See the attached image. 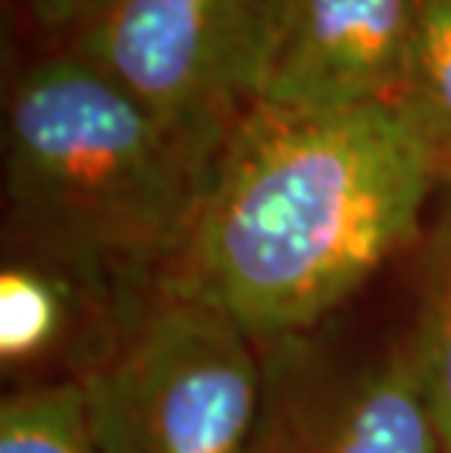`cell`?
<instances>
[{
	"mask_svg": "<svg viewBox=\"0 0 451 453\" xmlns=\"http://www.w3.org/2000/svg\"><path fill=\"white\" fill-rule=\"evenodd\" d=\"M68 290L53 269L12 264L0 275V357L6 365L33 363L62 336Z\"/></svg>",
	"mask_w": 451,
	"mask_h": 453,
	"instance_id": "30bf717a",
	"label": "cell"
},
{
	"mask_svg": "<svg viewBox=\"0 0 451 453\" xmlns=\"http://www.w3.org/2000/svg\"><path fill=\"white\" fill-rule=\"evenodd\" d=\"M416 0H284L258 103L278 109L393 105Z\"/></svg>",
	"mask_w": 451,
	"mask_h": 453,
	"instance_id": "5b68a950",
	"label": "cell"
},
{
	"mask_svg": "<svg viewBox=\"0 0 451 453\" xmlns=\"http://www.w3.org/2000/svg\"><path fill=\"white\" fill-rule=\"evenodd\" d=\"M393 109L425 152L437 188L451 185V0H416V24Z\"/></svg>",
	"mask_w": 451,
	"mask_h": 453,
	"instance_id": "ba28073f",
	"label": "cell"
},
{
	"mask_svg": "<svg viewBox=\"0 0 451 453\" xmlns=\"http://www.w3.org/2000/svg\"><path fill=\"white\" fill-rule=\"evenodd\" d=\"M437 179L393 105L255 103L226 138L156 287L291 342L422 234Z\"/></svg>",
	"mask_w": 451,
	"mask_h": 453,
	"instance_id": "6da1fadb",
	"label": "cell"
},
{
	"mask_svg": "<svg viewBox=\"0 0 451 453\" xmlns=\"http://www.w3.org/2000/svg\"><path fill=\"white\" fill-rule=\"evenodd\" d=\"M214 161L65 50L18 76L4 123V196L30 264L94 293L176 260Z\"/></svg>",
	"mask_w": 451,
	"mask_h": 453,
	"instance_id": "7a4b0ae2",
	"label": "cell"
},
{
	"mask_svg": "<svg viewBox=\"0 0 451 453\" xmlns=\"http://www.w3.org/2000/svg\"><path fill=\"white\" fill-rule=\"evenodd\" d=\"M284 0H97L68 53L217 161L261 97Z\"/></svg>",
	"mask_w": 451,
	"mask_h": 453,
	"instance_id": "277c9868",
	"label": "cell"
},
{
	"mask_svg": "<svg viewBox=\"0 0 451 453\" xmlns=\"http://www.w3.org/2000/svg\"><path fill=\"white\" fill-rule=\"evenodd\" d=\"M94 4H97V0H30L33 15L38 21L44 27H59V30L62 27L71 30Z\"/></svg>",
	"mask_w": 451,
	"mask_h": 453,
	"instance_id": "8fae6325",
	"label": "cell"
},
{
	"mask_svg": "<svg viewBox=\"0 0 451 453\" xmlns=\"http://www.w3.org/2000/svg\"><path fill=\"white\" fill-rule=\"evenodd\" d=\"M0 453H109L82 380L18 389L0 407Z\"/></svg>",
	"mask_w": 451,
	"mask_h": 453,
	"instance_id": "9c48e42d",
	"label": "cell"
},
{
	"mask_svg": "<svg viewBox=\"0 0 451 453\" xmlns=\"http://www.w3.org/2000/svg\"><path fill=\"white\" fill-rule=\"evenodd\" d=\"M246 453H443L408 342L299 392L264 398Z\"/></svg>",
	"mask_w": 451,
	"mask_h": 453,
	"instance_id": "8992f818",
	"label": "cell"
},
{
	"mask_svg": "<svg viewBox=\"0 0 451 453\" xmlns=\"http://www.w3.org/2000/svg\"><path fill=\"white\" fill-rule=\"evenodd\" d=\"M437 190L434 217L419 234V302L408 351L443 453H451V185Z\"/></svg>",
	"mask_w": 451,
	"mask_h": 453,
	"instance_id": "52a82bcc",
	"label": "cell"
},
{
	"mask_svg": "<svg viewBox=\"0 0 451 453\" xmlns=\"http://www.w3.org/2000/svg\"><path fill=\"white\" fill-rule=\"evenodd\" d=\"M80 380L109 453H246L267 398L241 327L161 287Z\"/></svg>",
	"mask_w": 451,
	"mask_h": 453,
	"instance_id": "3957f363",
	"label": "cell"
}]
</instances>
